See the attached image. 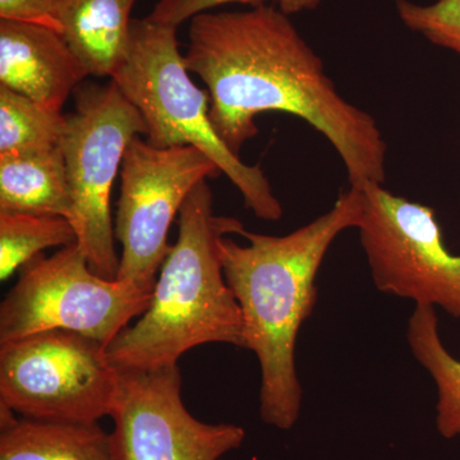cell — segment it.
Returning <instances> with one entry per match:
<instances>
[{
    "mask_svg": "<svg viewBox=\"0 0 460 460\" xmlns=\"http://www.w3.org/2000/svg\"><path fill=\"white\" fill-rule=\"evenodd\" d=\"M361 190L341 192L328 213L287 235L241 233L247 246L220 241L226 283L234 293L246 349L261 371L260 417L278 429L295 428L304 390L296 367L299 330L317 302L316 277L335 239L361 219Z\"/></svg>",
    "mask_w": 460,
    "mask_h": 460,
    "instance_id": "cell-2",
    "label": "cell"
},
{
    "mask_svg": "<svg viewBox=\"0 0 460 460\" xmlns=\"http://www.w3.org/2000/svg\"><path fill=\"white\" fill-rule=\"evenodd\" d=\"M407 341L436 389V429L445 438L460 436V359L445 347L434 307L416 305L408 321Z\"/></svg>",
    "mask_w": 460,
    "mask_h": 460,
    "instance_id": "cell-15",
    "label": "cell"
},
{
    "mask_svg": "<svg viewBox=\"0 0 460 460\" xmlns=\"http://www.w3.org/2000/svg\"><path fill=\"white\" fill-rule=\"evenodd\" d=\"M66 126V115L0 86V155L60 147Z\"/></svg>",
    "mask_w": 460,
    "mask_h": 460,
    "instance_id": "cell-16",
    "label": "cell"
},
{
    "mask_svg": "<svg viewBox=\"0 0 460 460\" xmlns=\"http://www.w3.org/2000/svg\"><path fill=\"white\" fill-rule=\"evenodd\" d=\"M358 190L357 229L375 287L460 320V255L444 243L434 208L396 196L384 184Z\"/></svg>",
    "mask_w": 460,
    "mask_h": 460,
    "instance_id": "cell-8",
    "label": "cell"
},
{
    "mask_svg": "<svg viewBox=\"0 0 460 460\" xmlns=\"http://www.w3.org/2000/svg\"><path fill=\"white\" fill-rule=\"evenodd\" d=\"M266 0H157L155 8L148 14L156 22L164 25L180 27L181 23L190 21L204 12L215 8L226 7L229 4H262ZM278 8L287 16L314 11L320 7L323 0H272Z\"/></svg>",
    "mask_w": 460,
    "mask_h": 460,
    "instance_id": "cell-19",
    "label": "cell"
},
{
    "mask_svg": "<svg viewBox=\"0 0 460 460\" xmlns=\"http://www.w3.org/2000/svg\"><path fill=\"white\" fill-rule=\"evenodd\" d=\"M87 75L62 33L0 20V86L60 113Z\"/></svg>",
    "mask_w": 460,
    "mask_h": 460,
    "instance_id": "cell-11",
    "label": "cell"
},
{
    "mask_svg": "<svg viewBox=\"0 0 460 460\" xmlns=\"http://www.w3.org/2000/svg\"><path fill=\"white\" fill-rule=\"evenodd\" d=\"M119 370L107 345L66 330L0 344V402L23 419L93 423L111 416Z\"/></svg>",
    "mask_w": 460,
    "mask_h": 460,
    "instance_id": "cell-7",
    "label": "cell"
},
{
    "mask_svg": "<svg viewBox=\"0 0 460 460\" xmlns=\"http://www.w3.org/2000/svg\"><path fill=\"white\" fill-rule=\"evenodd\" d=\"M137 0H58L62 36L95 77H111L122 63Z\"/></svg>",
    "mask_w": 460,
    "mask_h": 460,
    "instance_id": "cell-12",
    "label": "cell"
},
{
    "mask_svg": "<svg viewBox=\"0 0 460 460\" xmlns=\"http://www.w3.org/2000/svg\"><path fill=\"white\" fill-rule=\"evenodd\" d=\"M0 211L71 219V186L62 147L0 155Z\"/></svg>",
    "mask_w": 460,
    "mask_h": 460,
    "instance_id": "cell-13",
    "label": "cell"
},
{
    "mask_svg": "<svg viewBox=\"0 0 460 460\" xmlns=\"http://www.w3.org/2000/svg\"><path fill=\"white\" fill-rule=\"evenodd\" d=\"M0 20L44 26L62 33L58 0H0Z\"/></svg>",
    "mask_w": 460,
    "mask_h": 460,
    "instance_id": "cell-20",
    "label": "cell"
},
{
    "mask_svg": "<svg viewBox=\"0 0 460 460\" xmlns=\"http://www.w3.org/2000/svg\"><path fill=\"white\" fill-rule=\"evenodd\" d=\"M109 417L114 460H219L246 438L241 426L206 423L190 413L178 365L119 370Z\"/></svg>",
    "mask_w": 460,
    "mask_h": 460,
    "instance_id": "cell-10",
    "label": "cell"
},
{
    "mask_svg": "<svg viewBox=\"0 0 460 460\" xmlns=\"http://www.w3.org/2000/svg\"><path fill=\"white\" fill-rule=\"evenodd\" d=\"M75 243L74 226L65 217L0 211V280H8L48 248Z\"/></svg>",
    "mask_w": 460,
    "mask_h": 460,
    "instance_id": "cell-17",
    "label": "cell"
},
{
    "mask_svg": "<svg viewBox=\"0 0 460 460\" xmlns=\"http://www.w3.org/2000/svg\"><path fill=\"white\" fill-rule=\"evenodd\" d=\"M66 122L60 147L72 193L69 223L91 270L114 280L120 256L114 244L111 189L129 142L146 135V126L113 81L78 86L75 111L66 115Z\"/></svg>",
    "mask_w": 460,
    "mask_h": 460,
    "instance_id": "cell-6",
    "label": "cell"
},
{
    "mask_svg": "<svg viewBox=\"0 0 460 460\" xmlns=\"http://www.w3.org/2000/svg\"><path fill=\"white\" fill-rule=\"evenodd\" d=\"M0 460H114L111 434L99 422L18 419L0 431Z\"/></svg>",
    "mask_w": 460,
    "mask_h": 460,
    "instance_id": "cell-14",
    "label": "cell"
},
{
    "mask_svg": "<svg viewBox=\"0 0 460 460\" xmlns=\"http://www.w3.org/2000/svg\"><path fill=\"white\" fill-rule=\"evenodd\" d=\"M220 169L192 146L159 148L136 136L124 154L115 241L122 244L117 280L155 284L171 252L168 243L175 215L202 181Z\"/></svg>",
    "mask_w": 460,
    "mask_h": 460,
    "instance_id": "cell-9",
    "label": "cell"
},
{
    "mask_svg": "<svg viewBox=\"0 0 460 460\" xmlns=\"http://www.w3.org/2000/svg\"><path fill=\"white\" fill-rule=\"evenodd\" d=\"M395 9L411 31L460 57V0H435L429 4L395 0Z\"/></svg>",
    "mask_w": 460,
    "mask_h": 460,
    "instance_id": "cell-18",
    "label": "cell"
},
{
    "mask_svg": "<svg viewBox=\"0 0 460 460\" xmlns=\"http://www.w3.org/2000/svg\"><path fill=\"white\" fill-rule=\"evenodd\" d=\"M177 29L148 17L133 18L126 56L111 80L140 111L148 144L198 148L237 187L257 217L280 220L283 206L261 166L242 162L215 131L208 91L190 80L178 48Z\"/></svg>",
    "mask_w": 460,
    "mask_h": 460,
    "instance_id": "cell-4",
    "label": "cell"
},
{
    "mask_svg": "<svg viewBox=\"0 0 460 460\" xmlns=\"http://www.w3.org/2000/svg\"><path fill=\"white\" fill-rule=\"evenodd\" d=\"M184 65L208 87L211 123L237 155L259 133L260 114L286 113L330 142L350 187L385 181L387 145L376 120L339 93L323 59L277 5L190 18Z\"/></svg>",
    "mask_w": 460,
    "mask_h": 460,
    "instance_id": "cell-1",
    "label": "cell"
},
{
    "mask_svg": "<svg viewBox=\"0 0 460 460\" xmlns=\"http://www.w3.org/2000/svg\"><path fill=\"white\" fill-rule=\"evenodd\" d=\"M178 215L177 241L160 268L150 305L107 347L118 370L175 366L202 344L246 349L241 307L220 259V241L241 235L243 223L215 215L208 181L193 189Z\"/></svg>",
    "mask_w": 460,
    "mask_h": 460,
    "instance_id": "cell-3",
    "label": "cell"
},
{
    "mask_svg": "<svg viewBox=\"0 0 460 460\" xmlns=\"http://www.w3.org/2000/svg\"><path fill=\"white\" fill-rule=\"evenodd\" d=\"M154 288L99 277L77 243L38 256L21 269L0 305V344L66 330L108 347L147 310Z\"/></svg>",
    "mask_w": 460,
    "mask_h": 460,
    "instance_id": "cell-5",
    "label": "cell"
}]
</instances>
